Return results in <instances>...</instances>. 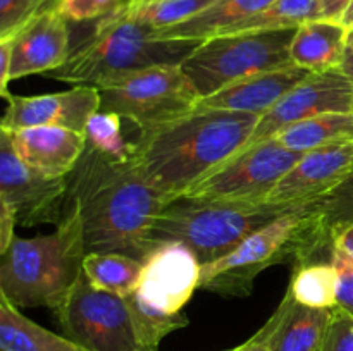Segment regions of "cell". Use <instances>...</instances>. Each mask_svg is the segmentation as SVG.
Here are the masks:
<instances>
[{
  "mask_svg": "<svg viewBox=\"0 0 353 351\" xmlns=\"http://www.w3.org/2000/svg\"><path fill=\"white\" fill-rule=\"evenodd\" d=\"M341 72L348 78V81L352 83L353 86V45L347 43V48H345V55H343V61L341 64L338 65Z\"/></svg>",
  "mask_w": 353,
  "mask_h": 351,
  "instance_id": "obj_40",
  "label": "cell"
},
{
  "mask_svg": "<svg viewBox=\"0 0 353 351\" xmlns=\"http://www.w3.org/2000/svg\"><path fill=\"white\" fill-rule=\"evenodd\" d=\"M352 2L353 0H319L321 9H323V19L341 23Z\"/></svg>",
  "mask_w": 353,
  "mask_h": 351,
  "instance_id": "obj_37",
  "label": "cell"
},
{
  "mask_svg": "<svg viewBox=\"0 0 353 351\" xmlns=\"http://www.w3.org/2000/svg\"><path fill=\"white\" fill-rule=\"evenodd\" d=\"M334 243L327 240L317 219V200L279 217L241 241L219 260L202 265L200 288L224 298H247L255 279L269 267L333 262Z\"/></svg>",
  "mask_w": 353,
  "mask_h": 351,
  "instance_id": "obj_4",
  "label": "cell"
},
{
  "mask_svg": "<svg viewBox=\"0 0 353 351\" xmlns=\"http://www.w3.org/2000/svg\"><path fill=\"white\" fill-rule=\"evenodd\" d=\"M330 112H353V86L340 69L307 76L261 117L245 148L278 136L300 120Z\"/></svg>",
  "mask_w": 353,
  "mask_h": 351,
  "instance_id": "obj_12",
  "label": "cell"
},
{
  "mask_svg": "<svg viewBox=\"0 0 353 351\" xmlns=\"http://www.w3.org/2000/svg\"><path fill=\"white\" fill-rule=\"evenodd\" d=\"M272 0H216L192 19L165 30H155L162 40H210L268 7Z\"/></svg>",
  "mask_w": 353,
  "mask_h": 351,
  "instance_id": "obj_21",
  "label": "cell"
},
{
  "mask_svg": "<svg viewBox=\"0 0 353 351\" xmlns=\"http://www.w3.org/2000/svg\"><path fill=\"white\" fill-rule=\"evenodd\" d=\"M17 224L16 215L10 210L9 205H6L3 202H0V253L9 248V244L14 240V226Z\"/></svg>",
  "mask_w": 353,
  "mask_h": 351,
  "instance_id": "obj_36",
  "label": "cell"
},
{
  "mask_svg": "<svg viewBox=\"0 0 353 351\" xmlns=\"http://www.w3.org/2000/svg\"><path fill=\"white\" fill-rule=\"evenodd\" d=\"M85 138L86 147L114 160H130L133 157V143L124 140L123 117L119 114L105 110L93 114L86 124Z\"/></svg>",
  "mask_w": 353,
  "mask_h": 351,
  "instance_id": "obj_28",
  "label": "cell"
},
{
  "mask_svg": "<svg viewBox=\"0 0 353 351\" xmlns=\"http://www.w3.org/2000/svg\"><path fill=\"white\" fill-rule=\"evenodd\" d=\"M157 351V350H155ZM223 351H236V348H231V350H223Z\"/></svg>",
  "mask_w": 353,
  "mask_h": 351,
  "instance_id": "obj_45",
  "label": "cell"
},
{
  "mask_svg": "<svg viewBox=\"0 0 353 351\" xmlns=\"http://www.w3.org/2000/svg\"><path fill=\"white\" fill-rule=\"evenodd\" d=\"M259 120L255 114L195 107L140 131L133 141V162L154 188L174 200L243 150Z\"/></svg>",
  "mask_w": 353,
  "mask_h": 351,
  "instance_id": "obj_2",
  "label": "cell"
},
{
  "mask_svg": "<svg viewBox=\"0 0 353 351\" xmlns=\"http://www.w3.org/2000/svg\"><path fill=\"white\" fill-rule=\"evenodd\" d=\"M236 351H272V348L269 346L268 339H265V336L262 334V330L259 329L247 343L236 346Z\"/></svg>",
  "mask_w": 353,
  "mask_h": 351,
  "instance_id": "obj_39",
  "label": "cell"
},
{
  "mask_svg": "<svg viewBox=\"0 0 353 351\" xmlns=\"http://www.w3.org/2000/svg\"><path fill=\"white\" fill-rule=\"evenodd\" d=\"M145 262L123 253H88L83 262V272L95 288L128 296L137 291Z\"/></svg>",
  "mask_w": 353,
  "mask_h": 351,
  "instance_id": "obj_24",
  "label": "cell"
},
{
  "mask_svg": "<svg viewBox=\"0 0 353 351\" xmlns=\"http://www.w3.org/2000/svg\"><path fill=\"white\" fill-rule=\"evenodd\" d=\"M130 310L134 339L141 351H155L165 336L188 326V317L183 312L168 313L145 301L138 291L124 296Z\"/></svg>",
  "mask_w": 353,
  "mask_h": 351,
  "instance_id": "obj_25",
  "label": "cell"
},
{
  "mask_svg": "<svg viewBox=\"0 0 353 351\" xmlns=\"http://www.w3.org/2000/svg\"><path fill=\"white\" fill-rule=\"evenodd\" d=\"M0 350L3 351H86L65 336L38 326L0 295Z\"/></svg>",
  "mask_w": 353,
  "mask_h": 351,
  "instance_id": "obj_22",
  "label": "cell"
},
{
  "mask_svg": "<svg viewBox=\"0 0 353 351\" xmlns=\"http://www.w3.org/2000/svg\"><path fill=\"white\" fill-rule=\"evenodd\" d=\"M68 178H50L24 164L7 131L0 129V202L10 206L23 227L55 224L64 215Z\"/></svg>",
  "mask_w": 353,
  "mask_h": 351,
  "instance_id": "obj_11",
  "label": "cell"
},
{
  "mask_svg": "<svg viewBox=\"0 0 353 351\" xmlns=\"http://www.w3.org/2000/svg\"><path fill=\"white\" fill-rule=\"evenodd\" d=\"M295 33L296 28L219 34L203 41L181 69L199 98H205L240 79L293 64Z\"/></svg>",
  "mask_w": 353,
  "mask_h": 351,
  "instance_id": "obj_7",
  "label": "cell"
},
{
  "mask_svg": "<svg viewBox=\"0 0 353 351\" xmlns=\"http://www.w3.org/2000/svg\"><path fill=\"white\" fill-rule=\"evenodd\" d=\"M10 55H12V36L0 38V96L3 100L9 98L12 93H9V69H10Z\"/></svg>",
  "mask_w": 353,
  "mask_h": 351,
  "instance_id": "obj_35",
  "label": "cell"
},
{
  "mask_svg": "<svg viewBox=\"0 0 353 351\" xmlns=\"http://www.w3.org/2000/svg\"><path fill=\"white\" fill-rule=\"evenodd\" d=\"M41 0H0V38L16 34L37 14Z\"/></svg>",
  "mask_w": 353,
  "mask_h": 351,
  "instance_id": "obj_32",
  "label": "cell"
},
{
  "mask_svg": "<svg viewBox=\"0 0 353 351\" xmlns=\"http://www.w3.org/2000/svg\"><path fill=\"white\" fill-rule=\"evenodd\" d=\"M12 36L9 81L47 74L61 67L71 54L69 23L57 12L37 14Z\"/></svg>",
  "mask_w": 353,
  "mask_h": 351,
  "instance_id": "obj_16",
  "label": "cell"
},
{
  "mask_svg": "<svg viewBox=\"0 0 353 351\" xmlns=\"http://www.w3.org/2000/svg\"><path fill=\"white\" fill-rule=\"evenodd\" d=\"M338 274L333 262L303 265L293 272L290 291L293 298L310 308H334L336 306Z\"/></svg>",
  "mask_w": 353,
  "mask_h": 351,
  "instance_id": "obj_27",
  "label": "cell"
},
{
  "mask_svg": "<svg viewBox=\"0 0 353 351\" xmlns=\"http://www.w3.org/2000/svg\"><path fill=\"white\" fill-rule=\"evenodd\" d=\"M333 265L338 274L336 306L353 317V264L340 250L334 248Z\"/></svg>",
  "mask_w": 353,
  "mask_h": 351,
  "instance_id": "obj_34",
  "label": "cell"
},
{
  "mask_svg": "<svg viewBox=\"0 0 353 351\" xmlns=\"http://www.w3.org/2000/svg\"><path fill=\"white\" fill-rule=\"evenodd\" d=\"M321 351H353V317L338 306L331 312Z\"/></svg>",
  "mask_w": 353,
  "mask_h": 351,
  "instance_id": "obj_33",
  "label": "cell"
},
{
  "mask_svg": "<svg viewBox=\"0 0 353 351\" xmlns=\"http://www.w3.org/2000/svg\"><path fill=\"white\" fill-rule=\"evenodd\" d=\"M200 272L202 264L188 246L164 243L145 260L137 291L155 308L179 313L200 288Z\"/></svg>",
  "mask_w": 353,
  "mask_h": 351,
  "instance_id": "obj_14",
  "label": "cell"
},
{
  "mask_svg": "<svg viewBox=\"0 0 353 351\" xmlns=\"http://www.w3.org/2000/svg\"><path fill=\"white\" fill-rule=\"evenodd\" d=\"M341 23L345 24V26L348 28V30H353V2L350 3V7H348V10L345 12L343 19H341Z\"/></svg>",
  "mask_w": 353,
  "mask_h": 351,
  "instance_id": "obj_42",
  "label": "cell"
},
{
  "mask_svg": "<svg viewBox=\"0 0 353 351\" xmlns=\"http://www.w3.org/2000/svg\"><path fill=\"white\" fill-rule=\"evenodd\" d=\"M302 157L303 153L288 150L276 138H269L238 151L183 196L268 202L272 189Z\"/></svg>",
  "mask_w": 353,
  "mask_h": 351,
  "instance_id": "obj_10",
  "label": "cell"
},
{
  "mask_svg": "<svg viewBox=\"0 0 353 351\" xmlns=\"http://www.w3.org/2000/svg\"><path fill=\"white\" fill-rule=\"evenodd\" d=\"M52 312L62 336L86 351H141L124 296L95 288L85 272Z\"/></svg>",
  "mask_w": 353,
  "mask_h": 351,
  "instance_id": "obj_9",
  "label": "cell"
},
{
  "mask_svg": "<svg viewBox=\"0 0 353 351\" xmlns=\"http://www.w3.org/2000/svg\"><path fill=\"white\" fill-rule=\"evenodd\" d=\"M334 248L340 250L353 264V227H348L334 237Z\"/></svg>",
  "mask_w": 353,
  "mask_h": 351,
  "instance_id": "obj_38",
  "label": "cell"
},
{
  "mask_svg": "<svg viewBox=\"0 0 353 351\" xmlns=\"http://www.w3.org/2000/svg\"><path fill=\"white\" fill-rule=\"evenodd\" d=\"M305 205L178 196L155 219L152 241L155 246L172 241L185 244L205 265L233 251L261 227Z\"/></svg>",
  "mask_w": 353,
  "mask_h": 351,
  "instance_id": "obj_6",
  "label": "cell"
},
{
  "mask_svg": "<svg viewBox=\"0 0 353 351\" xmlns=\"http://www.w3.org/2000/svg\"><path fill=\"white\" fill-rule=\"evenodd\" d=\"M333 308H310L293 298L290 288L262 334L272 351H321Z\"/></svg>",
  "mask_w": 353,
  "mask_h": 351,
  "instance_id": "obj_19",
  "label": "cell"
},
{
  "mask_svg": "<svg viewBox=\"0 0 353 351\" xmlns=\"http://www.w3.org/2000/svg\"><path fill=\"white\" fill-rule=\"evenodd\" d=\"M145 2H150V0H130V3L131 6H141V3H145Z\"/></svg>",
  "mask_w": 353,
  "mask_h": 351,
  "instance_id": "obj_43",
  "label": "cell"
},
{
  "mask_svg": "<svg viewBox=\"0 0 353 351\" xmlns=\"http://www.w3.org/2000/svg\"><path fill=\"white\" fill-rule=\"evenodd\" d=\"M274 138L283 147L299 153L353 141V112L321 114L288 126Z\"/></svg>",
  "mask_w": 353,
  "mask_h": 351,
  "instance_id": "obj_23",
  "label": "cell"
},
{
  "mask_svg": "<svg viewBox=\"0 0 353 351\" xmlns=\"http://www.w3.org/2000/svg\"><path fill=\"white\" fill-rule=\"evenodd\" d=\"M59 3H61V0H41L40 7H38V10H37V14L48 12V10H55V9H57ZM37 14H34V16H37Z\"/></svg>",
  "mask_w": 353,
  "mask_h": 351,
  "instance_id": "obj_41",
  "label": "cell"
},
{
  "mask_svg": "<svg viewBox=\"0 0 353 351\" xmlns=\"http://www.w3.org/2000/svg\"><path fill=\"white\" fill-rule=\"evenodd\" d=\"M126 6H131L130 0H61L55 10L68 23H88L102 19Z\"/></svg>",
  "mask_w": 353,
  "mask_h": 351,
  "instance_id": "obj_31",
  "label": "cell"
},
{
  "mask_svg": "<svg viewBox=\"0 0 353 351\" xmlns=\"http://www.w3.org/2000/svg\"><path fill=\"white\" fill-rule=\"evenodd\" d=\"M353 172V141L307 151L278 182L268 202L309 203L327 195Z\"/></svg>",
  "mask_w": 353,
  "mask_h": 351,
  "instance_id": "obj_15",
  "label": "cell"
},
{
  "mask_svg": "<svg viewBox=\"0 0 353 351\" xmlns=\"http://www.w3.org/2000/svg\"><path fill=\"white\" fill-rule=\"evenodd\" d=\"M0 351H3V350H0Z\"/></svg>",
  "mask_w": 353,
  "mask_h": 351,
  "instance_id": "obj_46",
  "label": "cell"
},
{
  "mask_svg": "<svg viewBox=\"0 0 353 351\" xmlns=\"http://www.w3.org/2000/svg\"><path fill=\"white\" fill-rule=\"evenodd\" d=\"M317 219L327 240L353 227V172L327 195L317 200Z\"/></svg>",
  "mask_w": 353,
  "mask_h": 351,
  "instance_id": "obj_29",
  "label": "cell"
},
{
  "mask_svg": "<svg viewBox=\"0 0 353 351\" xmlns=\"http://www.w3.org/2000/svg\"><path fill=\"white\" fill-rule=\"evenodd\" d=\"M17 157L50 178H68L86 148L85 134L55 126L7 131Z\"/></svg>",
  "mask_w": 353,
  "mask_h": 351,
  "instance_id": "obj_18",
  "label": "cell"
},
{
  "mask_svg": "<svg viewBox=\"0 0 353 351\" xmlns=\"http://www.w3.org/2000/svg\"><path fill=\"white\" fill-rule=\"evenodd\" d=\"M323 19L319 0H272L268 7L259 10L248 19L241 21L223 34L250 33V31H271L299 28L309 21Z\"/></svg>",
  "mask_w": 353,
  "mask_h": 351,
  "instance_id": "obj_26",
  "label": "cell"
},
{
  "mask_svg": "<svg viewBox=\"0 0 353 351\" xmlns=\"http://www.w3.org/2000/svg\"><path fill=\"white\" fill-rule=\"evenodd\" d=\"M102 109L147 131L192 112L199 95L181 65H155L99 86Z\"/></svg>",
  "mask_w": 353,
  "mask_h": 351,
  "instance_id": "obj_8",
  "label": "cell"
},
{
  "mask_svg": "<svg viewBox=\"0 0 353 351\" xmlns=\"http://www.w3.org/2000/svg\"><path fill=\"white\" fill-rule=\"evenodd\" d=\"M216 0H150L141 6H131L134 17L152 30H165L192 19Z\"/></svg>",
  "mask_w": 353,
  "mask_h": 351,
  "instance_id": "obj_30",
  "label": "cell"
},
{
  "mask_svg": "<svg viewBox=\"0 0 353 351\" xmlns=\"http://www.w3.org/2000/svg\"><path fill=\"white\" fill-rule=\"evenodd\" d=\"M86 255L78 209L64 203V215L54 233L14 236L0 253V295L17 308L55 310L78 281Z\"/></svg>",
  "mask_w": 353,
  "mask_h": 351,
  "instance_id": "obj_5",
  "label": "cell"
},
{
  "mask_svg": "<svg viewBox=\"0 0 353 351\" xmlns=\"http://www.w3.org/2000/svg\"><path fill=\"white\" fill-rule=\"evenodd\" d=\"M202 43V40H162L126 6L95 21L92 31L72 45L68 61L47 76L99 88L155 65H181Z\"/></svg>",
  "mask_w": 353,
  "mask_h": 351,
  "instance_id": "obj_3",
  "label": "cell"
},
{
  "mask_svg": "<svg viewBox=\"0 0 353 351\" xmlns=\"http://www.w3.org/2000/svg\"><path fill=\"white\" fill-rule=\"evenodd\" d=\"M171 198L130 160L86 147L68 176L65 202L78 209L86 253H123L145 262L155 250L152 226Z\"/></svg>",
  "mask_w": 353,
  "mask_h": 351,
  "instance_id": "obj_1",
  "label": "cell"
},
{
  "mask_svg": "<svg viewBox=\"0 0 353 351\" xmlns=\"http://www.w3.org/2000/svg\"><path fill=\"white\" fill-rule=\"evenodd\" d=\"M348 45H353V30H348Z\"/></svg>",
  "mask_w": 353,
  "mask_h": 351,
  "instance_id": "obj_44",
  "label": "cell"
},
{
  "mask_svg": "<svg viewBox=\"0 0 353 351\" xmlns=\"http://www.w3.org/2000/svg\"><path fill=\"white\" fill-rule=\"evenodd\" d=\"M309 74L312 72L295 64L259 72L226 86L214 95L200 98L196 107L236 110V112H248L262 117Z\"/></svg>",
  "mask_w": 353,
  "mask_h": 351,
  "instance_id": "obj_17",
  "label": "cell"
},
{
  "mask_svg": "<svg viewBox=\"0 0 353 351\" xmlns=\"http://www.w3.org/2000/svg\"><path fill=\"white\" fill-rule=\"evenodd\" d=\"M0 120V129L17 131L37 126H55L85 134L93 114L102 109L97 86L74 85L71 89L37 96L10 95Z\"/></svg>",
  "mask_w": 353,
  "mask_h": 351,
  "instance_id": "obj_13",
  "label": "cell"
},
{
  "mask_svg": "<svg viewBox=\"0 0 353 351\" xmlns=\"http://www.w3.org/2000/svg\"><path fill=\"white\" fill-rule=\"evenodd\" d=\"M348 43V28L343 23L316 19L296 28L292 43V62L309 72L338 69Z\"/></svg>",
  "mask_w": 353,
  "mask_h": 351,
  "instance_id": "obj_20",
  "label": "cell"
}]
</instances>
